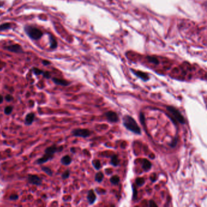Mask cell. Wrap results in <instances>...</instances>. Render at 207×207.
<instances>
[{"label":"cell","instance_id":"cell-14","mask_svg":"<svg viewBox=\"0 0 207 207\" xmlns=\"http://www.w3.org/2000/svg\"><path fill=\"white\" fill-rule=\"evenodd\" d=\"M53 156H51V155H47V154H45L43 155V157H41V158L39 159L38 160H37V163L38 164H43L49 160H50L51 159H53Z\"/></svg>","mask_w":207,"mask_h":207},{"label":"cell","instance_id":"cell-8","mask_svg":"<svg viewBox=\"0 0 207 207\" xmlns=\"http://www.w3.org/2000/svg\"><path fill=\"white\" fill-rule=\"evenodd\" d=\"M5 49L7 51H9L12 52H14V53H22V52H23L22 47L18 44L6 46Z\"/></svg>","mask_w":207,"mask_h":207},{"label":"cell","instance_id":"cell-30","mask_svg":"<svg viewBox=\"0 0 207 207\" xmlns=\"http://www.w3.org/2000/svg\"><path fill=\"white\" fill-rule=\"evenodd\" d=\"M18 199V196L17 194H12L11 196H10V199L12 200V201H16V200H17Z\"/></svg>","mask_w":207,"mask_h":207},{"label":"cell","instance_id":"cell-32","mask_svg":"<svg viewBox=\"0 0 207 207\" xmlns=\"http://www.w3.org/2000/svg\"><path fill=\"white\" fill-rule=\"evenodd\" d=\"M43 75V76H44L45 78H50V77H51V76H50V73H49V72H44Z\"/></svg>","mask_w":207,"mask_h":207},{"label":"cell","instance_id":"cell-10","mask_svg":"<svg viewBox=\"0 0 207 207\" xmlns=\"http://www.w3.org/2000/svg\"><path fill=\"white\" fill-rule=\"evenodd\" d=\"M87 199L89 203V204H93L96 200V196L94 190L90 189L88 191V196H87Z\"/></svg>","mask_w":207,"mask_h":207},{"label":"cell","instance_id":"cell-21","mask_svg":"<svg viewBox=\"0 0 207 207\" xmlns=\"http://www.w3.org/2000/svg\"><path fill=\"white\" fill-rule=\"evenodd\" d=\"M110 182L113 185H117L120 182V178L118 176H114L110 179Z\"/></svg>","mask_w":207,"mask_h":207},{"label":"cell","instance_id":"cell-29","mask_svg":"<svg viewBox=\"0 0 207 207\" xmlns=\"http://www.w3.org/2000/svg\"><path fill=\"white\" fill-rule=\"evenodd\" d=\"M6 98V100L7 102H11V101H12V100H13V96L11 95H10V94L7 95L6 96V98Z\"/></svg>","mask_w":207,"mask_h":207},{"label":"cell","instance_id":"cell-3","mask_svg":"<svg viewBox=\"0 0 207 207\" xmlns=\"http://www.w3.org/2000/svg\"><path fill=\"white\" fill-rule=\"evenodd\" d=\"M167 111L170 112V114L172 115V117L175 119L176 121L180 123L182 125H184L185 123V119L183 115L180 112L179 110H177L175 107L168 106L167 107Z\"/></svg>","mask_w":207,"mask_h":207},{"label":"cell","instance_id":"cell-9","mask_svg":"<svg viewBox=\"0 0 207 207\" xmlns=\"http://www.w3.org/2000/svg\"><path fill=\"white\" fill-rule=\"evenodd\" d=\"M131 71L133 72V73L135 76H136L137 77L140 78V79H142V80L146 81L149 80V76L146 73L140 71H134L133 69H131Z\"/></svg>","mask_w":207,"mask_h":207},{"label":"cell","instance_id":"cell-6","mask_svg":"<svg viewBox=\"0 0 207 207\" xmlns=\"http://www.w3.org/2000/svg\"><path fill=\"white\" fill-rule=\"evenodd\" d=\"M28 179L30 184L36 186H40L42 184V179L37 175H30L28 176Z\"/></svg>","mask_w":207,"mask_h":207},{"label":"cell","instance_id":"cell-11","mask_svg":"<svg viewBox=\"0 0 207 207\" xmlns=\"http://www.w3.org/2000/svg\"><path fill=\"white\" fill-rule=\"evenodd\" d=\"M52 81L56 85H60V86H68L70 84V83L68 82V81H66L63 79H60V78H52Z\"/></svg>","mask_w":207,"mask_h":207},{"label":"cell","instance_id":"cell-13","mask_svg":"<svg viewBox=\"0 0 207 207\" xmlns=\"http://www.w3.org/2000/svg\"><path fill=\"white\" fill-rule=\"evenodd\" d=\"M152 167V164L149 161L148 159H144L143 160V163H142V168L143 170L147 172L149 170H150L151 169Z\"/></svg>","mask_w":207,"mask_h":207},{"label":"cell","instance_id":"cell-31","mask_svg":"<svg viewBox=\"0 0 207 207\" xmlns=\"http://www.w3.org/2000/svg\"><path fill=\"white\" fill-rule=\"evenodd\" d=\"M177 139L176 138L175 140H173V141L171 143L170 145L171 147H175L177 145Z\"/></svg>","mask_w":207,"mask_h":207},{"label":"cell","instance_id":"cell-12","mask_svg":"<svg viewBox=\"0 0 207 207\" xmlns=\"http://www.w3.org/2000/svg\"><path fill=\"white\" fill-rule=\"evenodd\" d=\"M35 118V114L30 112L28 114L25 118V124L27 125H30L33 123Z\"/></svg>","mask_w":207,"mask_h":207},{"label":"cell","instance_id":"cell-24","mask_svg":"<svg viewBox=\"0 0 207 207\" xmlns=\"http://www.w3.org/2000/svg\"><path fill=\"white\" fill-rule=\"evenodd\" d=\"M93 166L95 168H96L97 170H99L101 167V163L98 160H94L93 161Z\"/></svg>","mask_w":207,"mask_h":207},{"label":"cell","instance_id":"cell-2","mask_svg":"<svg viewBox=\"0 0 207 207\" xmlns=\"http://www.w3.org/2000/svg\"><path fill=\"white\" fill-rule=\"evenodd\" d=\"M24 31L29 37L35 40L40 39L43 35V32L40 29L32 26H26L24 27Z\"/></svg>","mask_w":207,"mask_h":207},{"label":"cell","instance_id":"cell-38","mask_svg":"<svg viewBox=\"0 0 207 207\" xmlns=\"http://www.w3.org/2000/svg\"><path fill=\"white\" fill-rule=\"evenodd\" d=\"M3 6V3H2L1 1H0V7H1Z\"/></svg>","mask_w":207,"mask_h":207},{"label":"cell","instance_id":"cell-37","mask_svg":"<svg viewBox=\"0 0 207 207\" xmlns=\"http://www.w3.org/2000/svg\"><path fill=\"white\" fill-rule=\"evenodd\" d=\"M71 151L72 153H75V148H71Z\"/></svg>","mask_w":207,"mask_h":207},{"label":"cell","instance_id":"cell-4","mask_svg":"<svg viewBox=\"0 0 207 207\" xmlns=\"http://www.w3.org/2000/svg\"><path fill=\"white\" fill-rule=\"evenodd\" d=\"M72 134L77 137L86 138L90 136V132L88 129H76L72 131Z\"/></svg>","mask_w":207,"mask_h":207},{"label":"cell","instance_id":"cell-22","mask_svg":"<svg viewBox=\"0 0 207 207\" xmlns=\"http://www.w3.org/2000/svg\"><path fill=\"white\" fill-rule=\"evenodd\" d=\"M136 184L139 186V187H142L145 184V179L142 177H138L137 179H136Z\"/></svg>","mask_w":207,"mask_h":207},{"label":"cell","instance_id":"cell-20","mask_svg":"<svg viewBox=\"0 0 207 207\" xmlns=\"http://www.w3.org/2000/svg\"><path fill=\"white\" fill-rule=\"evenodd\" d=\"M147 60L149 62H150L151 63H153L154 64H158L159 63V61L158 60V59H157V58L153 57V56H148L147 57Z\"/></svg>","mask_w":207,"mask_h":207},{"label":"cell","instance_id":"cell-17","mask_svg":"<svg viewBox=\"0 0 207 207\" xmlns=\"http://www.w3.org/2000/svg\"><path fill=\"white\" fill-rule=\"evenodd\" d=\"M119 157L117 155H114L112 157H111V163L113 165L114 167H117L119 165Z\"/></svg>","mask_w":207,"mask_h":207},{"label":"cell","instance_id":"cell-15","mask_svg":"<svg viewBox=\"0 0 207 207\" xmlns=\"http://www.w3.org/2000/svg\"><path fill=\"white\" fill-rule=\"evenodd\" d=\"M49 41H50V47L51 49H56L57 47V41L55 38L51 34L49 35Z\"/></svg>","mask_w":207,"mask_h":207},{"label":"cell","instance_id":"cell-34","mask_svg":"<svg viewBox=\"0 0 207 207\" xmlns=\"http://www.w3.org/2000/svg\"><path fill=\"white\" fill-rule=\"evenodd\" d=\"M43 64L45 66H47V65H49V64H50V62H49V61H47V60H43Z\"/></svg>","mask_w":207,"mask_h":207},{"label":"cell","instance_id":"cell-36","mask_svg":"<svg viewBox=\"0 0 207 207\" xmlns=\"http://www.w3.org/2000/svg\"><path fill=\"white\" fill-rule=\"evenodd\" d=\"M3 100H4L3 97L1 95H0V104L3 102Z\"/></svg>","mask_w":207,"mask_h":207},{"label":"cell","instance_id":"cell-18","mask_svg":"<svg viewBox=\"0 0 207 207\" xmlns=\"http://www.w3.org/2000/svg\"><path fill=\"white\" fill-rule=\"evenodd\" d=\"M103 178H104V175L102 172H97L95 176V180L97 182H99V183H100V182H102V180H103Z\"/></svg>","mask_w":207,"mask_h":207},{"label":"cell","instance_id":"cell-26","mask_svg":"<svg viewBox=\"0 0 207 207\" xmlns=\"http://www.w3.org/2000/svg\"><path fill=\"white\" fill-rule=\"evenodd\" d=\"M12 111H13V107L11 106H7L4 108V113L6 115H9L10 114L12 113Z\"/></svg>","mask_w":207,"mask_h":207},{"label":"cell","instance_id":"cell-25","mask_svg":"<svg viewBox=\"0 0 207 207\" xmlns=\"http://www.w3.org/2000/svg\"><path fill=\"white\" fill-rule=\"evenodd\" d=\"M32 71H33V72H34V73L35 74V75H37V76L43 75V73H44V71H43L41 70V69H38V68H33Z\"/></svg>","mask_w":207,"mask_h":207},{"label":"cell","instance_id":"cell-19","mask_svg":"<svg viewBox=\"0 0 207 207\" xmlns=\"http://www.w3.org/2000/svg\"><path fill=\"white\" fill-rule=\"evenodd\" d=\"M11 24L9 23H3L1 24V25H0V31H3L5 30H7L11 28Z\"/></svg>","mask_w":207,"mask_h":207},{"label":"cell","instance_id":"cell-33","mask_svg":"<svg viewBox=\"0 0 207 207\" xmlns=\"http://www.w3.org/2000/svg\"><path fill=\"white\" fill-rule=\"evenodd\" d=\"M133 194H134L133 197L136 198L137 196V191L136 189L135 188V187H133Z\"/></svg>","mask_w":207,"mask_h":207},{"label":"cell","instance_id":"cell-5","mask_svg":"<svg viewBox=\"0 0 207 207\" xmlns=\"http://www.w3.org/2000/svg\"><path fill=\"white\" fill-rule=\"evenodd\" d=\"M63 150V146H60V147H57L56 145H54L51 146H49L48 148H47L45 151V154L51 155V156H53L55 153L59 152V151H61Z\"/></svg>","mask_w":207,"mask_h":207},{"label":"cell","instance_id":"cell-1","mask_svg":"<svg viewBox=\"0 0 207 207\" xmlns=\"http://www.w3.org/2000/svg\"><path fill=\"white\" fill-rule=\"evenodd\" d=\"M123 125L129 131L136 134H141V129L136 121L128 115H125L123 119Z\"/></svg>","mask_w":207,"mask_h":207},{"label":"cell","instance_id":"cell-27","mask_svg":"<svg viewBox=\"0 0 207 207\" xmlns=\"http://www.w3.org/2000/svg\"><path fill=\"white\" fill-rule=\"evenodd\" d=\"M140 122H141L142 125L145 126V116L144 114L142 112H140Z\"/></svg>","mask_w":207,"mask_h":207},{"label":"cell","instance_id":"cell-28","mask_svg":"<svg viewBox=\"0 0 207 207\" xmlns=\"http://www.w3.org/2000/svg\"><path fill=\"white\" fill-rule=\"evenodd\" d=\"M69 176H70V171L69 170H67L63 174L61 177L63 179H68L69 177Z\"/></svg>","mask_w":207,"mask_h":207},{"label":"cell","instance_id":"cell-16","mask_svg":"<svg viewBox=\"0 0 207 207\" xmlns=\"http://www.w3.org/2000/svg\"><path fill=\"white\" fill-rule=\"evenodd\" d=\"M61 162L63 165H66V166H68V165H70L71 163L72 162V159L69 155H65L61 158Z\"/></svg>","mask_w":207,"mask_h":207},{"label":"cell","instance_id":"cell-35","mask_svg":"<svg viewBox=\"0 0 207 207\" xmlns=\"http://www.w3.org/2000/svg\"><path fill=\"white\" fill-rule=\"evenodd\" d=\"M154 205L157 206V205L154 202H153V201H150V206H154Z\"/></svg>","mask_w":207,"mask_h":207},{"label":"cell","instance_id":"cell-23","mask_svg":"<svg viewBox=\"0 0 207 207\" xmlns=\"http://www.w3.org/2000/svg\"><path fill=\"white\" fill-rule=\"evenodd\" d=\"M41 170H42L43 171H44L46 174H47V175L49 176H52V171L51 170V168H47V167H43L41 168Z\"/></svg>","mask_w":207,"mask_h":207},{"label":"cell","instance_id":"cell-7","mask_svg":"<svg viewBox=\"0 0 207 207\" xmlns=\"http://www.w3.org/2000/svg\"><path fill=\"white\" fill-rule=\"evenodd\" d=\"M105 116L106 117L107 119L110 122L112 123H116L119 122V116L117 113L113 111H108L105 113Z\"/></svg>","mask_w":207,"mask_h":207}]
</instances>
